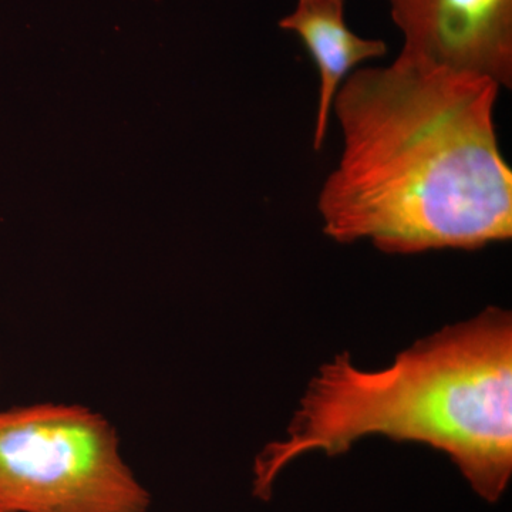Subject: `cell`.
Here are the masks:
<instances>
[{
  "mask_svg": "<svg viewBox=\"0 0 512 512\" xmlns=\"http://www.w3.org/2000/svg\"><path fill=\"white\" fill-rule=\"evenodd\" d=\"M490 77L397 56L349 74L333 109L338 167L320 190L323 232L387 254L476 251L512 237V171Z\"/></svg>",
  "mask_w": 512,
  "mask_h": 512,
  "instance_id": "obj_1",
  "label": "cell"
},
{
  "mask_svg": "<svg viewBox=\"0 0 512 512\" xmlns=\"http://www.w3.org/2000/svg\"><path fill=\"white\" fill-rule=\"evenodd\" d=\"M384 436L446 454L471 490L497 503L512 476V318L490 306L417 340L392 365L365 370L343 352L319 367L284 439L255 458L254 494L309 453L339 456Z\"/></svg>",
  "mask_w": 512,
  "mask_h": 512,
  "instance_id": "obj_2",
  "label": "cell"
},
{
  "mask_svg": "<svg viewBox=\"0 0 512 512\" xmlns=\"http://www.w3.org/2000/svg\"><path fill=\"white\" fill-rule=\"evenodd\" d=\"M346 0H298L295 9L279 20V28L302 40L319 72L318 114L313 148L322 150L328 137L330 110L350 70L367 60L386 56L380 39H365L349 29Z\"/></svg>",
  "mask_w": 512,
  "mask_h": 512,
  "instance_id": "obj_5",
  "label": "cell"
},
{
  "mask_svg": "<svg viewBox=\"0 0 512 512\" xmlns=\"http://www.w3.org/2000/svg\"><path fill=\"white\" fill-rule=\"evenodd\" d=\"M150 505L103 414L55 403L0 410V512H147Z\"/></svg>",
  "mask_w": 512,
  "mask_h": 512,
  "instance_id": "obj_3",
  "label": "cell"
},
{
  "mask_svg": "<svg viewBox=\"0 0 512 512\" xmlns=\"http://www.w3.org/2000/svg\"><path fill=\"white\" fill-rule=\"evenodd\" d=\"M399 56L512 86V0H387Z\"/></svg>",
  "mask_w": 512,
  "mask_h": 512,
  "instance_id": "obj_4",
  "label": "cell"
}]
</instances>
